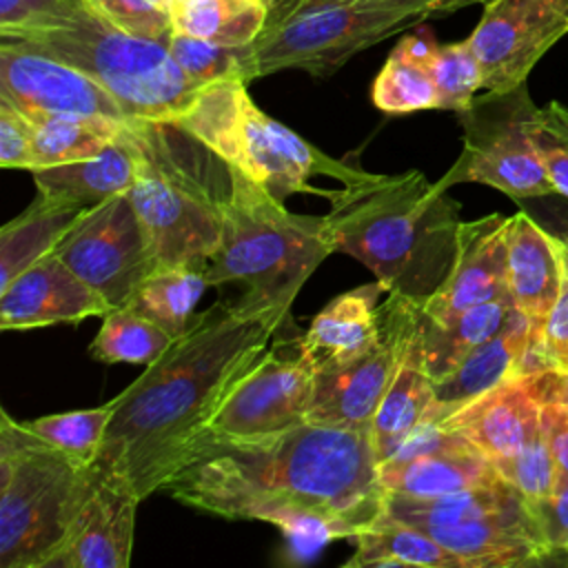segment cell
<instances>
[{
    "mask_svg": "<svg viewBox=\"0 0 568 568\" xmlns=\"http://www.w3.org/2000/svg\"><path fill=\"white\" fill-rule=\"evenodd\" d=\"M568 33V0H488L466 38L486 91L526 84L541 55Z\"/></svg>",
    "mask_w": 568,
    "mask_h": 568,
    "instance_id": "4fadbf2b",
    "label": "cell"
},
{
    "mask_svg": "<svg viewBox=\"0 0 568 568\" xmlns=\"http://www.w3.org/2000/svg\"><path fill=\"white\" fill-rule=\"evenodd\" d=\"M530 333V320L517 313L508 326L470 351L450 373L435 379L426 424H442L484 393L517 375Z\"/></svg>",
    "mask_w": 568,
    "mask_h": 568,
    "instance_id": "cb8c5ba5",
    "label": "cell"
},
{
    "mask_svg": "<svg viewBox=\"0 0 568 568\" xmlns=\"http://www.w3.org/2000/svg\"><path fill=\"white\" fill-rule=\"evenodd\" d=\"M93 468L0 413V566L49 568L91 490Z\"/></svg>",
    "mask_w": 568,
    "mask_h": 568,
    "instance_id": "52a82bcc",
    "label": "cell"
},
{
    "mask_svg": "<svg viewBox=\"0 0 568 568\" xmlns=\"http://www.w3.org/2000/svg\"><path fill=\"white\" fill-rule=\"evenodd\" d=\"M532 140L555 193L568 197V106L550 102L537 111Z\"/></svg>",
    "mask_w": 568,
    "mask_h": 568,
    "instance_id": "ab89813d",
    "label": "cell"
},
{
    "mask_svg": "<svg viewBox=\"0 0 568 568\" xmlns=\"http://www.w3.org/2000/svg\"><path fill=\"white\" fill-rule=\"evenodd\" d=\"M113 306L89 284H84L53 253L24 268L0 288L2 331H24L51 324H80L102 317Z\"/></svg>",
    "mask_w": 568,
    "mask_h": 568,
    "instance_id": "ffe728a7",
    "label": "cell"
},
{
    "mask_svg": "<svg viewBox=\"0 0 568 568\" xmlns=\"http://www.w3.org/2000/svg\"><path fill=\"white\" fill-rule=\"evenodd\" d=\"M373 104L393 115L437 109V89L426 64L393 49L371 89Z\"/></svg>",
    "mask_w": 568,
    "mask_h": 568,
    "instance_id": "e575fe53",
    "label": "cell"
},
{
    "mask_svg": "<svg viewBox=\"0 0 568 568\" xmlns=\"http://www.w3.org/2000/svg\"><path fill=\"white\" fill-rule=\"evenodd\" d=\"M550 371L513 375L442 422L475 444L493 466L515 457L541 433V402Z\"/></svg>",
    "mask_w": 568,
    "mask_h": 568,
    "instance_id": "e0dca14e",
    "label": "cell"
},
{
    "mask_svg": "<svg viewBox=\"0 0 568 568\" xmlns=\"http://www.w3.org/2000/svg\"><path fill=\"white\" fill-rule=\"evenodd\" d=\"M508 226L510 217L501 213L462 222L453 268L444 284L422 304L426 320L442 322L470 306L508 295Z\"/></svg>",
    "mask_w": 568,
    "mask_h": 568,
    "instance_id": "d6986e66",
    "label": "cell"
},
{
    "mask_svg": "<svg viewBox=\"0 0 568 568\" xmlns=\"http://www.w3.org/2000/svg\"><path fill=\"white\" fill-rule=\"evenodd\" d=\"M430 406L433 379L422 359L417 326L410 348L371 422V444L377 466L390 459L426 424Z\"/></svg>",
    "mask_w": 568,
    "mask_h": 568,
    "instance_id": "484cf974",
    "label": "cell"
},
{
    "mask_svg": "<svg viewBox=\"0 0 568 568\" xmlns=\"http://www.w3.org/2000/svg\"><path fill=\"white\" fill-rule=\"evenodd\" d=\"M331 253L335 246L324 215L288 211L284 200L231 166L222 242L204 268L209 286L235 284L242 297L291 308Z\"/></svg>",
    "mask_w": 568,
    "mask_h": 568,
    "instance_id": "5b68a950",
    "label": "cell"
},
{
    "mask_svg": "<svg viewBox=\"0 0 568 568\" xmlns=\"http://www.w3.org/2000/svg\"><path fill=\"white\" fill-rule=\"evenodd\" d=\"M266 2H271V4H273V0H266Z\"/></svg>",
    "mask_w": 568,
    "mask_h": 568,
    "instance_id": "816d5d0a",
    "label": "cell"
},
{
    "mask_svg": "<svg viewBox=\"0 0 568 568\" xmlns=\"http://www.w3.org/2000/svg\"><path fill=\"white\" fill-rule=\"evenodd\" d=\"M428 71L437 89V109L459 113L475 100L477 91L484 89L481 67L468 40L439 44L428 62Z\"/></svg>",
    "mask_w": 568,
    "mask_h": 568,
    "instance_id": "d590c367",
    "label": "cell"
},
{
    "mask_svg": "<svg viewBox=\"0 0 568 568\" xmlns=\"http://www.w3.org/2000/svg\"><path fill=\"white\" fill-rule=\"evenodd\" d=\"M124 133L135 155L129 197L158 264L206 268L222 242L229 162L173 120H129Z\"/></svg>",
    "mask_w": 568,
    "mask_h": 568,
    "instance_id": "277c9868",
    "label": "cell"
},
{
    "mask_svg": "<svg viewBox=\"0 0 568 568\" xmlns=\"http://www.w3.org/2000/svg\"><path fill=\"white\" fill-rule=\"evenodd\" d=\"M140 501L129 481L93 468L91 490L49 568H126Z\"/></svg>",
    "mask_w": 568,
    "mask_h": 568,
    "instance_id": "ac0fdd59",
    "label": "cell"
},
{
    "mask_svg": "<svg viewBox=\"0 0 568 568\" xmlns=\"http://www.w3.org/2000/svg\"><path fill=\"white\" fill-rule=\"evenodd\" d=\"M377 473L386 493L419 499L501 479L475 444L442 424H424L390 459L377 466Z\"/></svg>",
    "mask_w": 568,
    "mask_h": 568,
    "instance_id": "2e32d148",
    "label": "cell"
},
{
    "mask_svg": "<svg viewBox=\"0 0 568 568\" xmlns=\"http://www.w3.org/2000/svg\"><path fill=\"white\" fill-rule=\"evenodd\" d=\"M87 209L38 200L18 217L0 229V288H4L24 268L53 253Z\"/></svg>",
    "mask_w": 568,
    "mask_h": 568,
    "instance_id": "f1b7e54d",
    "label": "cell"
},
{
    "mask_svg": "<svg viewBox=\"0 0 568 568\" xmlns=\"http://www.w3.org/2000/svg\"><path fill=\"white\" fill-rule=\"evenodd\" d=\"M53 255L113 308L126 304L160 266L129 193L87 209L58 242Z\"/></svg>",
    "mask_w": 568,
    "mask_h": 568,
    "instance_id": "7c38bea8",
    "label": "cell"
},
{
    "mask_svg": "<svg viewBox=\"0 0 568 568\" xmlns=\"http://www.w3.org/2000/svg\"><path fill=\"white\" fill-rule=\"evenodd\" d=\"M537 111L526 84L475 95L459 111L464 149L439 184L448 189L459 182H479L517 200L555 193L532 140Z\"/></svg>",
    "mask_w": 568,
    "mask_h": 568,
    "instance_id": "30bf717a",
    "label": "cell"
},
{
    "mask_svg": "<svg viewBox=\"0 0 568 568\" xmlns=\"http://www.w3.org/2000/svg\"><path fill=\"white\" fill-rule=\"evenodd\" d=\"M271 13L266 0H175V31L229 47L251 44Z\"/></svg>",
    "mask_w": 568,
    "mask_h": 568,
    "instance_id": "1f68e13d",
    "label": "cell"
},
{
    "mask_svg": "<svg viewBox=\"0 0 568 568\" xmlns=\"http://www.w3.org/2000/svg\"><path fill=\"white\" fill-rule=\"evenodd\" d=\"M495 468L499 477H504L526 497V501H537L546 497L552 488L557 464L546 444L544 428L526 448H521L515 457L497 464Z\"/></svg>",
    "mask_w": 568,
    "mask_h": 568,
    "instance_id": "60d3db41",
    "label": "cell"
},
{
    "mask_svg": "<svg viewBox=\"0 0 568 568\" xmlns=\"http://www.w3.org/2000/svg\"><path fill=\"white\" fill-rule=\"evenodd\" d=\"M550 555H568V473L557 468L552 488L546 497L528 501Z\"/></svg>",
    "mask_w": 568,
    "mask_h": 568,
    "instance_id": "b9f144b4",
    "label": "cell"
},
{
    "mask_svg": "<svg viewBox=\"0 0 568 568\" xmlns=\"http://www.w3.org/2000/svg\"><path fill=\"white\" fill-rule=\"evenodd\" d=\"M162 490L184 506L268 521L313 544L353 539L386 499L371 430L317 422L260 437L200 433Z\"/></svg>",
    "mask_w": 568,
    "mask_h": 568,
    "instance_id": "6da1fadb",
    "label": "cell"
},
{
    "mask_svg": "<svg viewBox=\"0 0 568 568\" xmlns=\"http://www.w3.org/2000/svg\"><path fill=\"white\" fill-rule=\"evenodd\" d=\"M517 313L510 295H501L442 322H430L422 315L419 348L430 379L435 382L450 373L470 351L508 326Z\"/></svg>",
    "mask_w": 568,
    "mask_h": 568,
    "instance_id": "4316f807",
    "label": "cell"
},
{
    "mask_svg": "<svg viewBox=\"0 0 568 568\" xmlns=\"http://www.w3.org/2000/svg\"><path fill=\"white\" fill-rule=\"evenodd\" d=\"M173 2H175V0H173Z\"/></svg>",
    "mask_w": 568,
    "mask_h": 568,
    "instance_id": "f5cc1de1",
    "label": "cell"
},
{
    "mask_svg": "<svg viewBox=\"0 0 568 568\" xmlns=\"http://www.w3.org/2000/svg\"><path fill=\"white\" fill-rule=\"evenodd\" d=\"M488 0H435L433 4V16L430 18H442V16H448V13H455L464 7H470V4H486Z\"/></svg>",
    "mask_w": 568,
    "mask_h": 568,
    "instance_id": "7dc6e473",
    "label": "cell"
},
{
    "mask_svg": "<svg viewBox=\"0 0 568 568\" xmlns=\"http://www.w3.org/2000/svg\"><path fill=\"white\" fill-rule=\"evenodd\" d=\"M541 428L557 468L568 473V408L561 395V375H548L541 402Z\"/></svg>",
    "mask_w": 568,
    "mask_h": 568,
    "instance_id": "ee69618b",
    "label": "cell"
},
{
    "mask_svg": "<svg viewBox=\"0 0 568 568\" xmlns=\"http://www.w3.org/2000/svg\"><path fill=\"white\" fill-rule=\"evenodd\" d=\"M317 2H359V0H273L271 9H275V11H282V9H293V7L317 4Z\"/></svg>",
    "mask_w": 568,
    "mask_h": 568,
    "instance_id": "c3c4849f",
    "label": "cell"
},
{
    "mask_svg": "<svg viewBox=\"0 0 568 568\" xmlns=\"http://www.w3.org/2000/svg\"><path fill=\"white\" fill-rule=\"evenodd\" d=\"M71 4L73 0H0V33L58 18Z\"/></svg>",
    "mask_w": 568,
    "mask_h": 568,
    "instance_id": "f6af8a7d",
    "label": "cell"
},
{
    "mask_svg": "<svg viewBox=\"0 0 568 568\" xmlns=\"http://www.w3.org/2000/svg\"><path fill=\"white\" fill-rule=\"evenodd\" d=\"M231 166L246 173L275 197L320 193L313 173L333 175L337 160L266 115L248 95V82L231 78L202 87L193 104L175 120Z\"/></svg>",
    "mask_w": 568,
    "mask_h": 568,
    "instance_id": "9c48e42d",
    "label": "cell"
},
{
    "mask_svg": "<svg viewBox=\"0 0 568 568\" xmlns=\"http://www.w3.org/2000/svg\"><path fill=\"white\" fill-rule=\"evenodd\" d=\"M206 286L209 280L204 268L200 266H158L135 288L126 304L160 324L173 337H180L191 326L195 317V306Z\"/></svg>",
    "mask_w": 568,
    "mask_h": 568,
    "instance_id": "4dcf8cb0",
    "label": "cell"
},
{
    "mask_svg": "<svg viewBox=\"0 0 568 568\" xmlns=\"http://www.w3.org/2000/svg\"><path fill=\"white\" fill-rule=\"evenodd\" d=\"M566 282L559 240L524 211L510 217L506 286L515 308L539 326Z\"/></svg>",
    "mask_w": 568,
    "mask_h": 568,
    "instance_id": "7402d4cb",
    "label": "cell"
},
{
    "mask_svg": "<svg viewBox=\"0 0 568 568\" xmlns=\"http://www.w3.org/2000/svg\"><path fill=\"white\" fill-rule=\"evenodd\" d=\"M173 60L197 84L209 87L213 82L242 78V47L220 44L206 38L173 31L166 42ZM246 82V80H244Z\"/></svg>",
    "mask_w": 568,
    "mask_h": 568,
    "instance_id": "8d00e7d4",
    "label": "cell"
},
{
    "mask_svg": "<svg viewBox=\"0 0 568 568\" xmlns=\"http://www.w3.org/2000/svg\"><path fill=\"white\" fill-rule=\"evenodd\" d=\"M355 552L344 561L348 568H468L466 561L417 526L386 517L384 513L353 537Z\"/></svg>",
    "mask_w": 568,
    "mask_h": 568,
    "instance_id": "83f0119b",
    "label": "cell"
},
{
    "mask_svg": "<svg viewBox=\"0 0 568 568\" xmlns=\"http://www.w3.org/2000/svg\"><path fill=\"white\" fill-rule=\"evenodd\" d=\"M286 317V306L242 295L197 313L186 333L115 395V413L91 466L129 481L140 499L162 490Z\"/></svg>",
    "mask_w": 568,
    "mask_h": 568,
    "instance_id": "7a4b0ae2",
    "label": "cell"
},
{
    "mask_svg": "<svg viewBox=\"0 0 568 568\" xmlns=\"http://www.w3.org/2000/svg\"><path fill=\"white\" fill-rule=\"evenodd\" d=\"M0 98L24 113L100 115L126 122L120 102L78 67L0 36Z\"/></svg>",
    "mask_w": 568,
    "mask_h": 568,
    "instance_id": "9a60e30c",
    "label": "cell"
},
{
    "mask_svg": "<svg viewBox=\"0 0 568 568\" xmlns=\"http://www.w3.org/2000/svg\"><path fill=\"white\" fill-rule=\"evenodd\" d=\"M51 53L100 82L129 120H180L200 89L164 42L126 33L84 0L47 22L0 33Z\"/></svg>",
    "mask_w": 568,
    "mask_h": 568,
    "instance_id": "8992f818",
    "label": "cell"
},
{
    "mask_svg": "<svg viewBox=\"0 0 568 568\" xmlns=\"http://www.w3.org/2000/svg\"><path fill=\"white\" fill-rule=\"evenodd\" d=\"M561 395H564V402L568 408V375H561Z\"/></svg>",
    "mask_w": 568,
    "mask_h": 568,
    "instance_id": "f907efd6",
    "label": "cell"
},
{
    "mask_svg": "<svg viewBox=\"0 0 568 568\" xmlns=\"http://www.w3.org/2000/svg\"><path fill=\"white\" fill-rule=\"evenodd\" d=\"M339 189H320L335 251L368 266L386 293L424 304L448 277L459 237V204L419 171L368 173L337 160Z\"/></svg>",
    "mask_w": 568,
    "mask_h": 568,
    "instance_id": "3957f363",
    "label": "cell"
},
{
    "mask_svg": "<svg viewBox=\"0 0 568 568\" xmlns=\"http://www.w3.org/2000/svg\"><path fill=\"white\" fill-rule=\"evenodd\" d=\"M0 164L4 169H36L33 122L4 98H0Z\"/></svg>",
    "mask_w": 568,
    "mask_h": 568,
    "instance_id": "7bdbcfd3",
    "label": "cell"
},
{
    "mask_svg": "<svg viewBox=\"0 0 568 568\" xmlns=\"http://www.w3.org/2000/svg\"><path fill=\"white\" fill-rule=\"evenodd\" d=\"M98 16L118 29L169 42L173 27V0H84Z\"/></svg>",
    "mask_w": 568,
    "mask_h": 568,
    "instance_id": "f35d334b",
    "label": "cell"
},
{
    "mask_svg": "<svg viewBox=\"0 0 568 568\" xmlns=\"http://www.w3.org/2000/svg\"><path fill=\"white\" fill-rule=\"evenodd\" d=\"M561 246V257H564V268H566V277H568V235L564 240H559Z\"/></svg>",
    "mask_w": 568,
    "mask_h": 568,
    "instance_id": "681fc988",
    "label": "cell"
},
{
    "mask_svg": "<svg viewBox=\"0 0 568 568\" xmlns=\"http://www.w3.org/2000/svg\"><path fill=\"white\" fill-rule=\"evenodd\" d=\"M552 371L568 375V277L539 326H532L517 375Z\"/></svg>",
    "mask_w": 568,
    "mask_h": 568,
    "instance_id": "74e56055",
    "label": "cell"
},
{
    "mask_svg": "<svg viewBox=\"0 0 568 568\" xmlns=\"http://www.w3.org/2000/svg\"><path fill=\"white\" fill-rule=\"evenodd\" d=\"M31 178L38 195L44 200L78 209H95L106 200L131 191L135 180V155L122 129L120 138L102 153L75 162L38 166L31 171Z\"/></svg>",
    "mask_w": 568,
    "mask_h": 568,
    "instance_id": "d4e9b609",
    "label": "cell"
},
{
    "mask_svg": "<svg viewBox=\"0 0 568 568\" xmlns=\"http://www.w3.org/2000/svg\"><path fill=\"white\" fill-rule=\"evenodd\" d=\"M437 47H439V44L435 42V38H433L428 31L422 29V31H417V33H413V36L402 38L395 49L402 51L406 58L417 60V62H422V64L428 67V62L433 60Z\"/></svg>",
    "mask_w": 568,
    "mask_h": 568,
    "instance_id": "bcb514c9",
    "label": "cell"
},
{
    "mask_svg": "<svg viewBox=\"0 0 568 568\" xmlns=\"http://www.w3.org/2000/svg\"><path fill=\"white\" fill-rule=\"evenodd\" d=\"M382 295L386 291L375 280L333 297L297 339V353L313 373L333 368L359 355L379 333Z\"/></svg>",
    "mask_w": 568,
    "mask_h": 568,
    "instance_id": "603a6c76",
    "label": "cell"
},
{
    "mask_svg": "<svg viewBox=\"0 0 568 568\" xmlns=\"http://www.w3.org/2000/svg\"><path fill=\"white\" fill-rule=\"evenodd\" d=\"M419 315V302L386 293L377 337L348 362L315 373L306 422L371 430L377 406L417 333Z\"/></svg>",
    "mask_w": 568,
    "mask_h": 568,
    "instance_id": "8fae6325",
    "label": "cell"
},
{
    "mask_svg": "<svg viewBox=\"0 0 568 568\" xmlns=\"http://www.w3.org/2000/svg\"><path fill=\"white\" fill-rule=\"evenodd\" d=\"M433 4L435 0H359L271 9L262 33L242 47L244 80L286 69L331 75L355 53L430 20Z\"/></svg>",
    "mask_w": 568,
    "mask_h": 568,
    "instance_id": "ba28073f",
    "label": "cell"
},
{
    "mask_svg": "<svg viewBox=\"0 0 568 568\" xmlns=\"http://www.w3.org/2000/svg\"><path fill=\"white\" fill-rule=\"evenodd\" d=\"M313 368L295 353L266 351L229 390L202 433L222 437H260L300 426L313 399Z\"/></svg>",
    "mask_w": 568,
    "mask_h": 568,
    "instance_id": "5bb4252c",
    "label": "cell"
},
{
    "mask_svg": "<svg viewBox=\"0 0 568 568\" xmlns=\"http://www.w3.org/2000/svg\"><path fill=\"white\" fill-rule=\"evenodd\" d=\"M24 113V111H22ZM33 122L36 169L75 162L102 153L115 142L129 122L100 115L69 113H27Z\"/></svg>",
    "mask_w": 568,
    "mask_h": 568,
    "instance_id": "f546056e",
    "label": "cell"
},
{
    "mask_svg": "<svg viewBox=\"0 0 568 568\" xmlns=\"http://www.w3.org/2000/svg\"><path fill=\"white\" fill-rule=\"evenodd\" d=\"M175 337L153 320L122 304L102 315V326L89 346V357L102 364H142L160 359Z\"/></svg>",
    "mask_w": 568,
    "mask_h": 568,
    "instance_id": "d6a6232c",
    "label": "cell"
},
{
    "mask_svg": "<svg viewBox=\"0 0 568 568\" xmlns=\"http://www.w3.org/2000/svg\"><path fill=\"white\" fill-rule=\"evenodd\" d=\"M115 413V397L95 408H80L69 413L44 415L24 422L31 433L62 450L80 464H93L106 437V428Z\"/></svg>",
    "mask_w": 568,
    "mask_h": 568,
    "instance_id": "836d02e7",
    "label": "cell"
},
{
    "mask_svg": "<svg viewBox=\"0 0 568 568\" xmlns=\"http://www.w3.org/2000/svg\"><path fill=\"white\" fill-rule=\"evenodd\" d=\"M422 530L459 555L468 568L532 566L550 557L528 501L464 521L422 526Z\"/></svg>",
    "mask_w": 568,
    "mask_h": 568,
    "instance_id": "44dd1931",
    "label": "cell"
}]
</instances>
